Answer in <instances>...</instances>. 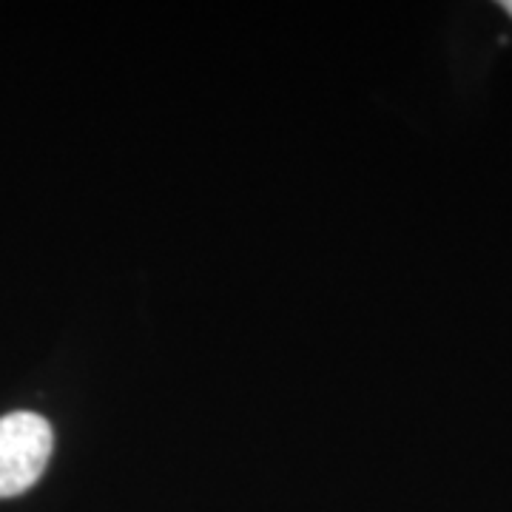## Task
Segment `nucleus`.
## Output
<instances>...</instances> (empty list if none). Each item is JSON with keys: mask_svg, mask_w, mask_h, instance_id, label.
Here are the masks:
<instances>
[{"mask_svg": "<svg viewBox=\"0 0 512 512\" xmlns=\"http://www.w3.org/2000/svg\"><path fill=\"white\" fill-rule=\"evenodd\" d=\"M55 450L52 424L37 413H9L0 419V498L35 487Z\"/></svg>", "mask_w": 512, "mask_h": 512, "instance_id": "obj_1", "label": "nucleus"}, {"mask_svg": "<svg viewBox=\"0 0 512 512\" xmlns=\"http://www.w3.org/2000/svg\"><path fill=\"white\" fill-rule=\"evenodd\" d=\"M501 9H504V12L512 18V0H504V3H501Z\"/></svg>", "mask_w": 512, "mask_h": 512, "instance_id": "obj_2", "label": "nucleus"}]
</instances>
